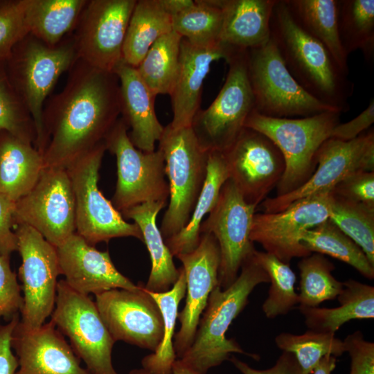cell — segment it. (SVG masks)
<instances>
[{
    "label": "cell",
    "mask_w": 374,
    "mask_h": 374,
    "mask_svg": "<svg viewBox=\"0 0 374 374\" xmlns=\"http://www.w3.org/2000/svg\"><path fill=\"white\" fill-rule=\"evenodd\" d=\"M64 89L44 107L46 167L66 168L105 142L121 115L120 84L114 73L78 58Z\"/></svg>",
    "instance_id": "obj_1"
},
{
    "label": "cell",
    "mask_w": 374,
    "mask_h": 374,
    "mask_svg": "<svg viewBox=\"0 0 374 374\" xmlns=\"http://www.w3.org/2000/svg\"><path fill=\"white\" fill-rule=\"evenodd\" d=\"M271 39L299 85L341 114L350 109L354 84L328 49L294 19L283 0H276L270 20Z\"/></svg>",
    "instance_id": "obj_2"
},
{
    "label": "cell",
    "mask_w": 374,
    "mask_h": 374,
    "mask_svg": "<svg viewBox=\"0 0 374 374\" xmlns=\"http://www.w3.org/2000/svg\"><path fill=\"white\" fill-rule=\"evenodd\" d=\"M265 283H269L268 275L253 253L242 264L233 284L225 290L217 285L212 290L193 342L178 359L198 374H206L210 368L229 360L232 353L259 360V355L245 352L234 339H227L226 333L247 305L251 292Z\"/></svg>",
    "instance_id": "obj_3"
},
{
    "label": "cell",
    "mask_w": 374,
    "mask_h": 374,
    "mask_svg": "<svg viewBox=\"0 0 374 374\" xmlns=\"http://www.w3.org/2000/svg\"><path fill=\"white\" fill-rule=\"evenodd\" d=\"M341 113L325 112L303 118H273L254 110L244 127L267 136L279 149L285 171L276 186V196L287 194L304 184L314 173L317 152L333 128L340 123Z\"/></svg>",
    "instance_id": "obj_4"
},
{
    "label": "cell",
    "mask_w": 374,
    "mask_h": 374,
    "mask_svg": "<svg viewBox=\"0 0 374 374\" xmlns=\"http://www.w3.org/2000/svg\"><path fill=\"white\" fill-rule=\"evenodd\" d=\"M159 142L170 192L160 228L166 240L179 233L190 217L206 177L209 151L201 146L191 127L175 129L168 124Z\"/></svg>",
    "instance_id": "obj_5"
},
{
    "label": "cell",
    "mask_w": 374,
    "mask_h": 374,
    "mask_svg": "<svg viewBox=\"0 0 374 374\" xmlns=\"http://www.w3.org/2000/svg\"><path fill=\"white\" fill-rule=\"evenodd\" d=\"M247 65L257 113L292 118L338 112L299 85L286 68L271 37L265 44L247 50Z\"/></svg>",
    "instance_id": "obj_6"
},
{
    "label": "cell",
    "mask_w": 374,
    "mask_h": 374,
    "mask_svg": "<svg viewBox=\"0 0 374 374\" xmlns=\"http://www.w3.org/2000/svg\"><path fill=\"white\" fill-rule=\"evenodd\" d=\"M15 59L17 93L35 123V147L43 154L46 140L43 124L45 101L58 78L78 59L71 33L51 46L28 34L16 46Z\"/></svg>",
    "instance_id": "obj_7"
},
{
    "label": "cell",
    "mask_w": 374,
    "mask_h": 374,
    "mask_svg": "<svg viewBox=\"0 0 374 374\" xmlns=\"http://www.w3.org/2000/svg\"><path fill=\"white\" fill-rule=\"evenodd\" d=\"M106 150L103 142L66 168L75 200V232L92 246L121 237L143 241L139 227L126 222L99 190L98 172Z\"/></svg>",
    "instance_id": "obj_8"
},
{
    "label": "cell",
    "mask_w": 374,
    "mask_h": 374,
    "mask_svg": "<svg viewBox=\"0 0 374 374\" xmlns=\"http://www.w3.org/2000/svg\"><path fill=\"white\" fill-rule=\"evenodd\" d=\"M226 62L229 71L222 89L207 109L197 112L190 126L207 151L226 150L244 129L247 117L254 110L247 50L238 51Z\"/></svg>",
    "instance_id": "obj_9"
},
{
    "label": "cell",
    "mask_w": 374,
    "mask_h": 374,
    "mask_svg": "<svg viewBox=\"0 0 374 374\" xmlns=\"http://www.w3.org/2000/svg\"><path fill=\"white\" fill-rule=\"evenodd\" d=\"M128 130L119 118L105 140L106 150L116 158L117 182L112 203L121 213L149 202L167 203L170 194L163 152L159 148L151 152L137 149Z\"/></svg>",
    "instance_id": "obj_10"
},
{
    "label": "cell",
    "mask_w": 374,
    "mask_h": 374,
    "mask_svg": "<svg viewBox=\"0 0 374 374\" xmlns=\"http://www.w3.org/2000/svg\"><path fill=\"white\" fill-rule=\"evenodd\" d=\"M51 321L68 337L76 356L92 374H118L112 351L115 341L98 312L95 301L71 289L64 280L57 283Z\"/></svg>",
    "instance_id": "obj_11"
},
{
    "label": "cell",
    "mask_w": 374,
    "mask_h": 374,
    "mask_svg": "<svg viewBox=\"0 0 374 374\" xmlns=\"http://www.w3.org/2000/svg\"><path fill=\"white\" fill-rule=\"evenodd\" d=\"M21 257L19 278L23 306L19 325L25 330L42 326L54 310L60 274L56 247L31 226L20 224L15 232Z\"/></svg>",
    "instance_id": "obj_12"
},
{
    "label": "cell",
    "mask_w": 374,
    "mask_h": 374,
    "mask_svg": "<svg viewBox=\"0 0 374 374\" xmlns=\"http://www.w3.org/2000/svg\"><path fill=\"white\" fill-rule=\"evenodd\" d=\"M256 208L246 202L229 179L223 184L208 217L200 226V234L211 233L219 245L218 283L222 290L234 283L242 264L256 250L250 239Z\"/></svg>",
    "instance_id": "obj_13"
},
{
    "label": "cell",
    "mask_w": 374,
    "mask_h": 374,
    "mask_svg": "<svg viewBox=\"0 0 374 374\" xmlns=\"http://www.w3.org/2000/svg\"><path fill=\"white\" fill-rule=\"evenodd\" d=\"M14 221L31 226L55 247L73 234L75 200L66 169L45 167L33 187L15 202Z\"/></svg>",
    "instance_id": "obj_14"
},
{
    "label": "cell",
    "mask_w": 374,
    "mask_h": 374,
    "mask_svg": "<svg viewBox=\"0 0 374 374\" xmlns=\"http://www.w3.org/2000/svg\"><path fill=\"white\" fill-rule=\"evenodd\" d=\"M136 3V0L87 1L71 33L78 58L114 73L123 60L125 33Z\"/></svg>",
    "instance_id": "obj_15"
},
{
    "label": "cell",
    "mask_w": 374,
    "mask_h": 374,
    "mask_svg": "<svg viewBox=\"0 0 374 374\" xmlns=\"http://www.w3.org/2000/svg\"><path fill=\"white\" fill-rule=\"evenodd\" d=\"M332 198V190H326L300 199L279 212L255 213L251 240L285 263L309 256L312 253L301 244V238L329 219Z\"/></svg>",
    "instance_id": "obj_16"
},
{
    "label": "cell",
    "mask_w": 374,
    "mask_h": 374,
    "mask_svg": "<svg viewBox=\"0 0 374 374\" xmlns=\"http://www.w3.org/2000/svg\"><path fill=\"white\" fill-rule=\"evenodd\" d=\"M317 168L310 178L297 189L262 202L264 213H276L293 202L323 191L332 190L340 181L358 171H374V132L342 141L328 139L317 154Z\"/></svg>",
    "instance_id": "obj_17"
},
{
    "label": "cell",
    "mask_w": 374,
    "mask_h": 374,
    "mask_svg": "<svg viewBox=\"0 0 374 374\" xmlns=\"http://www.w3.org/2000/svg\"><path fill=\"white\" fill-rule=\"evenodd\" d=\"M95 303L115 341L154 352L163 336L161 311L141 283L134 290L113 289L95 295Z\"/></svg>",
    "instance_id": "obj_18"
},
{
    "label": "cell",
    "mask_w": 374,
    "mask_h": 374,
    "mask_svg": "<svg viewBox=\"0 0 374 374\" xmlns=\"http://www.w3.org/2000/svg\"><path fill=\"white\" fill-rule=\"evenodd\" d=\"M231 179L246 202L258 206L280 181L285 161L277 146L265 135L244 127L222 152Z\"/></svg>",
    "instance_id": "obj_19"
},
{
    "label": "cell",
    "mask_w": 374,
    "mask_h": 374,
    "mask_svg": "<svg viewBox=\"0 0 374 374\" xmlns=\"http://www.w3.org/2000/svg\"><path fill=\"white\" fill-rule=\"evenodd\" d=\"M176 257L182 263L187 290L184 308L178 313L180 328L173 341L177 359H181L193 342L211 292L219 285L220 252L215 238L203 233L193 251Z\"/></svg>",
    "instance_id": "obj_20"
},
{
    "label": "cell",
    "mask_w": 374,
    "mask_h": 374,
    "mask_svg": "<svg viewBox=\"0 0 374 374\" xmlns=\"http://www.w3.org/2000/svg\"><path fill=\"white\" fill-rule=\"evenodd\" d=\"M56 251L60 274L78 293L89 296L113 289L139 288L116 268L107 251H98L76 232Z\"/></svg>",
    "instance_id": "obj_21"
},
{
    "label": "cell",
    "mask_w": 374,
    "mask_h": 374,
    "mask_svg": "<svg viewBox=\"0 0 374 374\" xmlns=\"http://www.w3.org/2000/svg\"><path fill=\"white\" fill-rule=\"evenodd\" d=\"M238 50L221 42L210 46H199L182 38L179 66L170 93L173 112V128L190 127L193 118L200 109L203 83L211 64L220 59L227 62Z\"/></svg>",
    "instance_id": "obj_22"
},
{
    "label": "cell",
    "mask_w": 374,
    "mask_h": 374,
    "mask_svg": "<svg viewBox=\"0 0 374 374\" xmlns=\"http://www.w3.org/2000/svg\"><path fill=\"white\" fill-rule=\"evenodd\" d=\"M19 322L12 337L19 367L15 374H92L81 367L71 346L51 321L30 330Z\"/></svg>",
    "instance_id": "obj_23"
},
{
    "label": "cell",
    "mask_w": 374,
    "mask_h": 374,
    "mask_svg": "<svg viewBox=\"0 0 374 374\" xmlns=\"http://www.w3.org/2000/svg\"><path fill=\"white\" fill-rule=\"evenodd\" d=\"M118 78L121 114L130 132L129 138L139 150L151 152L161 138L164 127L154 108L155 96L142 80L136 69L123 60L115 69Z\"/></svg>",
    "instance_id": "obj_24"
},
{
    "label": "cell",
    "mask_w": 374,
    "mask_h": 374,
    "mask_svg": "<svg viewBox=\"0 0 374 374\" xmlns=\"http://www.w3.org/2000/svg\"><path fill=\"white\" fill-rule=\"evenodd\" d=\"M276 0H222L220 42L235 50H248L267 43L270 20Z\"/></svg>",
    "instance_id": "obj_25"
},
{
    "label": "cell",
    "mask_w": 374,
    "mask_h": 374,
    "mask_svg": "<svg viewBox=\"0 0 374 374\" xmlns=\"http://www.w3.org/2000/svg\"><path fill=\"white\" fill-rule=\"evenodd\" d=\"M166 204L149 202L121 213L123 217L132 219L142 233L143 242L147 247L152 262L151 271L144 287L153 292L168 291L179 276V269L175 266L173 256L157 225V216Z\"/></svg>",
    "instance_id": "obj_26"
},
{
    "label": "cell",
    "mask_w": 374,
    "mask_h": 374,
    "mask_svg": "<svg viewBox=\"0 0 374 374\" xmlns=\"http://www.w3.org/2000/svg\"><path fill=\"white\" fill-rule=\"evenodd\" d=\"M43 154L30 142L8 132L0 140V194L16 202L45 168Z\"/></svg>",
    "instance_id": "obj_27"
},
{
    "label": "cell",
    "mask_w": 374,
    "mask_h": 374,
    "mask_svg": "<svg viewBox=\"0 0 374 374\" xmlns=\"http://www.w3.org/2000/svg\"><path fill=\"white\" fill-rule=\"evenodd\" d=\"M336 308H299L306 326L319 332H335L353 319L374 318V287L354 279L343 282Z\"/></svg>",
    "instance_id": "obj_28"
},
{
    "label": "cell",
    "mask_w": 374,
    "mask_h": 374,
    "mask_svg": "<svg viewBox=\"0 0 374 374\" xmlns=\"http://www.w3.org/2000/svg\"><path fill=\"white\" fill-rule=\"evenodd\" d=\"M172 30V16L162 0H138L132 12L123 46V60L136 68L152 45Z\"/></svg>",
    "instance_id": "obj_29"
},
{
    "label": "cell",
    "mask_w": 374,
    "mask_h": 374,
    "mask_svg": "<svg viewBox=\"0 0 374 374\" xmlns=\"http://www.w3.org/2000/svg\"><path fill=\"white\" fill-rule=\"evenodd\" d=\"M229 179L223 153L209 151L205 181L188 223L179 233L164 240L172 256L191 252L197 247L204 217L215 206L221 188Z\"/></svg>",
    "instance_id": "obj_30"
},
{
    "label": "cell",
    "mask_w": 374,
    "mask_h": 374,
    "mask_svg": "<svg viewBox=\"0 0 374 374\" xmlns=\"http://www.w3.org/2000/svg\"><path fill=\"white\" fill-rule=\"evenodd\" d=\"M295 21L321 42L348 74V56L338 30V0H283Z\"/></svg>",
    "instance_id": "obj_31"
},
{
    "label": "cell",
    "mask_w": 374,
    "mask_h": 374,
    "mask_svg": "<svg viewBox=\"0 0 374 374\" xmlns=\"http://www.w3.org/2000/svg\"><path fill=\"white\" fill-rule=\"evenodd\" d=\"M87 0H28V33L54 46L75 29Z\"/></svg>",
    "instance_id": "obj_32"
},
{
    "label": "cell",
    "mask_w": 374,
    "mask_h": 374,
    "mask_svg": "<svg viewBox=\"0 0 374 374\" xmlns=\"http://www.w3.org/2000/svg\"><path fill=\"white\" fill-rule=\"evenodd\" d=\"M179 269V276L171 289L164 292L146 290L157 303L163 321V336L159 346L141 361L143 368L151 374H172V366L177 359L173 345L174 332L178 307L186 292L185 272L182 267Z\"/></svg>",
    "instance_id": "obj_33"
},
{
    "label": "cell",
    "mask_w": 374,
    "mask_h": 374,
    "mask_svg": "<svg viewBox=\"0 0 374 374\" xmlns=\"http://www.w3.org/2000/svg\"><path fill=\"white\" fill-rule=\"evenodd\" d=\"M301 244L311 253L333 257L352 266L364 277L374 278V265L364 252L330 219L308 230Z\"/></svg>",
    "instance_id": "obj_34"
},
{
    "label": "cell",
    "mask_w": 374,
    "mask_h": 374,
    "mask_svg": "<svg viewBox=\"0 0 374 374\" xmlns=\"http://www.w3.org/2000/svg\"><path fill=\"white\" fill-rule=\"evenodd\" d=\"M338 30L348 56L361 50L368 63L374 57V0H338Z\"/></svg>",
    "instance_id": "obj_35"
},
{
    "label": "cell",
    "mask_w": 374,
    "mask_h": 374,
    "mask_svg": "<svg viewBox=\"0 0 374 374\" xmlns=\"http://www.w3.org/2000/svg\"><path fill=\"white\" fill-rule=\"evenodd\" d=\"M182 37L175 31L163 35L150 47L136 68L152 93L170 95L179 66Z\"/></svg>",
    "instance_id": "obj_36"
},
{
    "label": "cell",
    "mask_w": 374,
    "mask_h": 374,
    "mask_svg": "<svg viewBox=\"0 0 374 374\" xmlns=\"http://www.w3.org/2000/svg\"><path fill=\"white\" fill-rule=\"evenodd\" d=\"M222 0H195L172 16V30L189 42L210 46L220 42Z\"/></svg>",
    "instance_id": "obj_37"
},
{
    "label": "cell",
    "mask_w": 374,
    "mask_h": 374,
    "mask_svg": "<svg viewBox=\"0 0 374 374\" xmlns=\"http://www.w3.org/2000/svg\"><path fill=\"white\" fill-rule=\"evenodd\" d=\"M300 273L299 308H316L325 301L334 300L344 288L332 271L333 263L323 255L312 253L298 262Z\"/></svg>",
    "instance_id": "obj_38"
},
{
    "label": "cell",
    "mask_w": 374,
    "mask_h": 374,
    "mask_svg": "<svg viewBox=\"0 0 374 374\" xmlns=\"http://www.w3.org/2000/svg\"><path fill=\"white\" fill-rule=\"evenodd\" d=\"M275 343L280 350L294 355L303 374H312L324 356L337 357L346 353L343 341L334 333L310 329L302 335L281 332Z\"/></svg>",
    "instance_id": "obj_39"
},
{
    "label": "cell",
    "mask_w": 374,
    "mask_h": 374,
    "mask_svg": "<svg viewBox=\"0 0 374 374\" xmlns=\"http://www.w3.org/2000/svg\"><path fill=\"white\" fill-rule=\"evenodd\" d=\"M254 255L268 275L271 283L268 296L262 309L268 319L285 315L299 304V294L295 292L296 274L288 263L274 255L256 250Z\"/></svg>",
    "instance_id": "obj_40"
},
{
    "label": "cell",
    "mask_w": 374,
    "mask_h": 374,
    "mask_svg": "<svg viewBox=\"0 0 374 374\" xmlns=\"http://www.w3.org/2000/svg\"><path fill=\"white\" fill-rule=\"evenodd\" d=\"M329 219L362 249L374 265V206L333 195Z\"/></svg>",
    "instance_id": "obj_41"
},
{
    "label": "cell",
    "mask_w": 374,
    "mask_h": 374,
    "mask_svg": "<svg viewBox=\"0 0 374 374\" xmlns=\"http://www.w3.org/2000/svg\"><path fill=\"white\" fill-rule=\"evenodd\" d=\"M0 131L8 132L35 146L36 132L33 119L3 73H0Z\"/></svg>",
    "instance_id": "obj_42"
},
{
    "label": "cell",
    "mask_w": 374,
    "mask_h": 374,
    "mask_svg": "<svg viewBox=\"0 0 374 374\" xmlns=\"http://www.w3.org/2000/svg\"><path fill=\"white\" fill-rule=\"evenodd\" d=\"M28 0L0 3V60L8 59L15 46L28 34Z\"/></svg>",
    "instance_id": "obj_43"
},
{
    "label": "cell",
    "mask_w": 374,
    "mask_h": 374,
    "mask_svg": "<svg viewBox=\"0 0 374 374\" xmlns=\"http://www.w3.org/2000/svg\"><path fill=\"white\" fill-rule=\"evenodd\" d=\"M21 292L17 275L11 269L9 257L0 256V320L3 318L10 321L21 312L23 306Z\"/></svg>",
    "instance_id": "obj_44"
},
{
    "label": "cell",
    "mask_w": 374,
    "mask_h": 374,
    "mask_svg": "<svg viewBox=\"0 0 374 374\" xmlns=\"http://www.w3.org/2000/svg\"><path fill=\"white\" fill-rule=\"evenodd\" d=\"M332 193L340 198L374 206V171L351 174L338 183Z\"/></svg>",
    "instance_id": "obj_45"
},
{
    "label": "cell",
    "mask_w": 374,
    "mask_h": 374,
    "mask_svg": "<svg viewBox=\"0 0 374 374\" xmlns=\"http://www.w3.org/2000/svg\"><path fill=\"white\" fill-rule=\"evenodd\" d=\"M343 342L351 359L350 374H374V343L365 340L359 330L348 335Z\"/></svg>",
    "instance_id": "obj_46"
},
{
    "label": "cell",
    "mask_w": 374,
    "mask_h": 374,
    "mask_svg": "<svg viewBox=\"0 0 374 374\" xmlns=\"http://www.w3.org/2000/svg\"><path fill=\"white\" fill-rule=\"evenodd\" d=\"M15 202L0 194V256L9 257L17 250L16 233L12 231Z\"/></svg>",
    "instance_id": "obj_47"
},
{
    "label": "cell",
    "mask_w": 374,
    "mask_h": 374,
    "mask_svg": "<svg viewBox=\"0 0 374 374\" xmlns=\"http://www.w3.org/2000/svg\"><path fill=\"white\" fill-rule=\"evenodd\" d=\"M374 122V100L358 116L348 122L337 125L330 134V139L349 141L358 137Z\"/></svg>",
    "instance_id": "obj_48"
},
{
    "label": "cell",
    "mask_w": 374,
    "mask_h": 374,
    "mask_svg": "<svg viewBox=\"0 0 374 374\" xmlns=\"http://www.w3.org/2000/svg\"><path fill=\"white\" fill-rule=\"evenodd\" d=\"M229 360L242 374H303L294 355L285 351L272 367L265 370L253 368L233 355L230 357Z\"/></svg>",
    "instance_id": "obj_49"
},
{
    "label": "cell",
    "mask_w": 374,
    "mask_h": 374,
    "mask_svg": "<svg viewBox=\"0 0 374 374\" xmlns=\"http://www.w3.org/2000/svg\"><path fill=\"white\" fill-rule=\"evenodd\" d=\"M19 320L17 314L6 325H0V374H15L19 367L17 357L12 350V337Z\"/></svg>",
    "instance_id": "obj_50"
},
{
    "label": "cell",
    "mask_w": 374,
    "mask_h": 374,
    "mask_svg": "<svg viewBox=\"0 0 374 374\" xmlns=\"http://www.w3.org/2000/svg\"><path fill=\"white\" fill-rule=\"evenodd\" d=\"M337 357L326 355L318 363L312 374H331L336 367Z\"/></svg>",
    "instance_id": "obj_51"
},
{
    "label": "cell",
    "mask_w": 374,
    "mask_h": 374,
    "mask_svg": "<svg viewBox=\"0 0 374 374\" xmlns=\"http://www.w3.org/2000/svg\"><path fill=\"white\" fill-rule=\"evenodd\" d=\"M165 8L172 15L184 10L191 6L194 1L193 0H162Z\"/></svg>",
    "instance_id": "obj_52"
},
{
    "label": "cell",
    "mask_w": 374,
    "mask_h": 374,
    "mask_svg": "<svg viewBox=\"0 0 374 374\" xmlns=\"http://www.w3.org/2000/svg\"><path fill=\"white\" fill-rule=\"evenodd\" d=\"M172 374H198L177 359L172 366Z\"/></svg>",
    "instance_id": "obj_53"
},
{
    "label": "cell",
    "mask_w": 374,
    "mask_h": 374,
    "mask_svg": "<svg viewBox=\"0 0 374 374\" xmlns=\"http://www.w3.org/2000/svg\"><path fill=\"white\" fill-rule=\"evenodd\" d=\"M128 374H151V373H150L148 371L142 368L132 370L131 371H130Z\"/></svg>",
    "instance_id": "obj_54"
}]
</instances>
